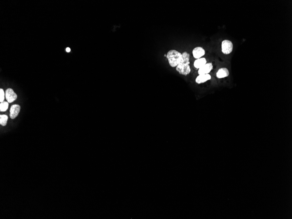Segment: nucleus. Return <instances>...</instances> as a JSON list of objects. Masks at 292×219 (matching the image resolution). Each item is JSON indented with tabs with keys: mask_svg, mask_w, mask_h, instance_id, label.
I'll list each match as a JSON object with an SVG mask.
<instances>
[{
	"mask_svg": "<svg viewBox=\"0 0 292 219\" xmlns=\"http://www.w3.org/2000/svg\"><path fill=\"white\" fill-rule=\"evenodd\" d=\"M190 55L187 52H183L182 54V57L180 59V61L176 67V71L180 75L187 76L191 72V68L189 64Z\"/></svg>",
	"mask_w": 292,
	"mask_h": 219,
	"instance_id": "f257e3e1",
	"label": "nucleus"
},
{
	"mask_svg": "<svg viewBox=\"0 0 292 219\" xmlns=\"http://www.w3.org/2000/svg\"><path fill=\"white\" fill-rule=\"evenodd\" d=\"M182 57V54L176 50H171L168 51L167 54V58L168 59L169 65L172 68L177 67Z\"/></svg>",
	"mask_w": 292,
	"mask_h": 219,
	"instance_id": "f03ea898",
	"label": "nucleus"
},
{
	"mask_svg": "<svg viewBox=\"0 0 292 219\" xmlns=\"http://www.w3.org/2000/svg\"><path fill=\"white\" fill-rule=\"evenodd\" d=\"M233 44L231 41L224 40L222 42V52L224 54H230L233 50Z\"/></svg>",
	"mask_w": 292,
	"mask_h": 219,
	"instance_id": "7ed1b4c3",
	"label": "nucleus"
},
{
	"mask_svg": "<svg viewBox=\"0 0 292 219\" xmlns=\"http://www.w3.org/2000/svg\"><path fill=\"white\" fill-rule=\"evenodd\" d=\"M5 97L8 103H12L17 98V95L12 88H8L6 90Z\"/></svg>",
	"mask_w": 292,
	"mask_h": 219,
	"instance_id": "20e7f679",
	"label": "nucleus"
},
{
	"mask_svg": "<svg viewBox=\"0 0 292 219\" xmlns=\"http://www.w3.org/2000/svg\"><path fill=\"white\" fill-rule=\"evenodd\" d=\"M213 69V65L211 63H207L206 65L199 69L198 71V74L199 75L209 74Z\"/></svg>",
	"mask_w": 292,
	"mask_h": 219,
	"instance_id": "39448f33",
	"label": "nucleus"
},
{
	"mask_svg": "<svg viewBox=\"0 0 292 219\" xmlns=\"http://www.w3.org/2000/svg\"><path fill=\"white\" fill-rule=\"evenodd\" d=\"M21 107L18 105H12L10 110V117L12 119L15 118L18 115L20 111Z\"/></svg>",
	"mask_w": 292,
	"mask_h": 219,
	"instance_id": "423d86ee",
	"label": "nucleus"
},
{
	"mask_svg": "<svg viewBox=\"0 0 292 219\" xmlns=\"http://www.w3.org/2000/svg\"><path fill=\"white\" fill-rule=\"evenodd\" d=\"M193 57L196 59L202 58L205 54V50L201 47H196L192 51Z\"/></svg>",
	"mask_w": 292,
	"mask_h": 219,
	"instance_id": "0eeeda50",
	"label": "nucleus"
},
{
	"mask_svg": "<svg viewBox=\"0 0 292 219\" xmlns=\"http://www.w3.org/2000/svg\"><path fill=\"white\" fill-rule=\"evenodd\" d=\"M211 79V76L209 74L206 75H200L197 77L196 79V83L198 84L204 83L207 81L210 80Z\"/></svg>",
	"mask_w": 292,
	"mask_h": 219,
	"instance_id": "6e6552de",
	"label": "nucleus"
},
{
	"mask_svg": "<svg viewBox=\"0 0 292 219\" xmlns=\"http://www.w3.org/2000/svg\"><path fill=\"white\" fill-rule=\"evenodd\" d=\"M229 71L227 68H223L219 69L216 74V76L218 78L221 79L227 77L229 75Z\"/></svg>",
	"mask_w": 292,
	"mask_h": 219,
	"instance_id": "1a4fd4ad",
	"label": "nucleus"
},
{
	"mask_svg": "<svg viewBox=\"0 0 292 219\" xmlns=\"http://www.w3.org/2000/svg\"><path fill=\"white\" fill-rule=\"evenodd\" d=\"M207 63V61L206 58H200L194 61V66L196 69H200Z\"/></svg>",
	"mask_w": 292,
	"mask_h": 219,
	"instance_id": "9d476101",
	"label": "nucleus"
},
{
	"mask_svg": "<svg viewBox=\"0 0 292 219\" xmlns=\"http://www.w3.org/2000/svg\"><path fill=\"white\" fill-rule=\"evenodd\" d=\"M8 117L6 115H0V124L3 126L6 125L7 123Z\"/></svg>",
	"mask_w": 292,
	"mask_h": 219,
	"instance_id": "9b49d317",
	"label": "nucleus"
},
{
	"mask_svg": "<svg viewBox=\"0 0 292 219\" xmlns=\"http://www.w3.org/2000/svg\"><path fill=\"white\" fill-rule=\"evenodd\" d=\"M8 108V102L7 101H3L0 104V111H5L7 110Z\"/></svg>",
	"mask_w": 292,
	"mask_h": 219,
	"instance_id": "f8f14e48",
	"label": "nucleus"
},
{
	"mask_svg": "<svg viewBox=\"0 0 292 219\" xmlns=\"http://www.w3.org/2000/svg\"><path fill=\"white\" fill-rule=\"evenodd\" d=\"M5 99V92L3 89H0V101L1 102L4 101Z\"/></svg>",
	"mask_w": 292,
	"mask_h": 219,
	"instance_id": "ddd939ff",
	"label": "nucleus"
},
{
	"mask_svg": "<svg viewBox=\"0 0 292 219\" xmlns=\"http://www.w3.org/2000/svg\"><path fill=\"white\" fill-rule=\"evenodd\" d=\"M66 50L67 52H70L71 51V49L69 47H68V48H66Z\"/></svg>",
	"mask_w": 292,
	"mask_h": 219,
	"instance_id": "4468645a",
	"label": "nucleus"
},
{
	"mask_svg": "<svg viewBox=\"0 0 292 219\" xmlns=\"http://www.w3.org/2000/svg\"><path fill=\"white\" fill-rule=\"evenodd\" d=\"M164 56H165V57H166L167 55H164Z\"/></svg>",
	"mask_w": 292,
	"mask_h": 219,
	"instance_id": "2eb2a0df",
	"label": "nucleus"
}]
</instances>
